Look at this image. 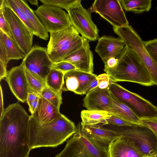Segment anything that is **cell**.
<instances>
[{
  "instance_id": "cell-1",
  "label": "cell",
  "mask_w": 157,
  "mask_h": 157,
  "mask_svg": "<svg viewBox=\"0 0 157 157\" xmlns=\"http://www.w3.org/2000/svg\"><path fill=\"white\" fill-rule=\"evenodd\" d=\"M30 118L18 102L10 105L4 109L0 118V157L29 156Z\"/></svg>"
},
{
  "instance_id": "cell-2",
  "label": "cell",
  "mask_w": 157,
  "mask_h": 157,
  "mask_svg": "<svg viewBox=\"0 0 157 157\" xmlns=\"http://www.w3.org/2000/svg\"><path fill=\"white\" fill-rule=\"evenodd\" d=\"M74 123L62 114L57 120L40 125L31 115L29 120L28 142L30 150L40 147H56L76 132Z\"/></svg>"
},
{
  "instance_id": "cell-3",
  "label": "cell",
  "mask_w": 157,
  "mask_h": 157,
  "mask_svg": "<svg viewBox=\"0 0 157 157\" xmlns=\"http://www.w3.org/2000/svg\"><path fill=\"white\" fill-rule=\"evenodd\" d=\"M104 71L114 82L126 81L146 86L154 85L145 65L136 52L127 46L118 56L114 67Z\"/></svg>"
},
{
  "instance_id": "cell-4",
  "label": "cell",
  "mask_w": 157,
  "mask_h": 157,
  "mask_svg": "<svg viewBox=\"0 0 157 157\" xmlns=\"http://www.w3.org/2000/svg\"><path fill=\"white\" fill-rule=\"evenodd\" d=\"M86 38L72 26L57 32L50 33L47 50L53 63L63 61L72 53L81 47Z\"/></svg>"
},
{
  "instance_id": "cell-5",
  "label": "cell",
  "mask_w": 157,
  "mask_h": 157,
  "mask_svg": "<svg viewBox=\"0 0 157 157\" xmlns=\"http://www.w3.org/2000/svg\"><path fill=\"white\" fill-rule=\"evenodd\" d=\"M104 126L119 132L132 141L139 150L146 157L157 154V136L152 130L141 124L117 126L107 124Z\"/></svg>"
},
{
  "instance_id": "cell-6",
  "label": "cell",
  "mask_w": 157,
  "mask_h": 157,
  "mask_svg": "<svg viewBox=\"0 0 157 157\" xmlns=\"http://www.w3.org/2000/svg\"><path fill=\"white\" fill-rule=\"evenodd\" d=\"M111 94L128 106L140 119L157 117V107L138 94L131 92L110 79Z\"/></svg>"
},
{
  "instance_id": "cell-7",
  "label": "cell",
  "mask_w": 157,
  "mask_h": 157,
  "mask_svg": "<svg viewBox=\"0 0 157 157\" xmlns=\"http://www.w3.org/2000/svg\"><path fill=\"white\" fill-rule=\"evenodd\" d=\"M64 148L55 157H109L108 151L98 147L82 132L80 123Z\"/></svg>"
},
{
  "instance_id": "cell-8",
  "label": "cell",
  "mask_w": 157,
  "mask_h": 157,
  "mask_svg": "<svg viewBox=\"0 0 157 157\" xmlns=\"http://www.w3.org/2000/svg\"><path fill=\"white\" fill-rule=\"evenodd\" d=\"M113 28L114 33L123 40L126 46L137 53L147 69L154 85L157 86V61L149 55L139 35L130 25Z\"/></svg>"
},
{
  "instance_id": "cell-9",
  "label": "cell",
  "mask_w": 157,
  "mask_h": 157,
  "mask_svg": "<svg viewBox=\"0 0 157 157\" xmlns=\"http://www.w3.org/2000/svg\"><path fill=\"white\" fill-rule=\"evenodd\" d=\"M4 15L7 22L12 39L25 55L32 48L33 35L15 13L0 1Z\"/></svg>"
},
{
  "instance_id": "cell-10",
  "label": "cell",
  "mask_w": 157,
  "mask_h": 157,
  "mask_svg": "<svg viewBox=\"0 0 157 157\" xmlns=\"http://www.w3.org/2000/svg\"><path fill=\"white\" fill-rule=\"evenodd\" d=\"M22 63L28 71L45 82L53 64L47 48L36 45L33 46L25 55Z\"/></svg>"
},
{
  "instance_id": "cell-11",
  "label": "cell",
  "mask_w": 157,
  "mask_h": 157,
  "mask_svg": "<svg viewBox=\"0 0 157 157\" xmlns=\"http://www.w3.org/2000/svg\"><path fill=\"white\" fill-rule=\"evenodd\" d=\"M87 11L98 13L110 23L113 27L129 25L119 0H95Z\"/></svg>"
},
{
  "instance_id": "cell-12",
  "label": "cell",
  "mask_w": 157,
  "mask_h": 157,
  "mask_svg": "<svg viewBox=\"0 0 157 157\" xmlns=\"http://www.w3.org/2000/svg\"><path fill=\"white\" fill-rule=\"evenodd\" d=\"M81 2L67 11L71 26L88 40L94 41L98 40L97 26L92 20L91 14L82 6Z\"/></svg>"
},
{
  "instance_id": "cell-13",
  "label": "cell",
  "mask_w": 157,
  "mask_h": 157,
  "mask_svg": "<svg viewBox=\"0 0 157 157\" xmlns=\"http://www.w3.org/2000/svg\"><path fill=\"white\" fill-rule=\"evenodd\" d=\"M34 12L50 33L60 31L71 26L68 13L59 8L42 5Z\"/></svg>"
},
{
  "instance_id": "cell-14",
  "label": "cell",
  "mask_w": 157,
  "mask_h": 157,
  "mask_svg": "<svg viewBox=\"0 0 157 157\" xmlns=\"http://www.w3.org/2000/svg\"><path fill=\"white\" fill-rule=\"evenodd\" d=\"M5 80L17 99L23 103L26 102L29 87L23 63L8 71Z\"/></svg>"
},
{
  "instance_id": "cell-15",
  "label": "cell",
  "mask_w": 157,
  "mask_h": 157,
  "mask_svg": "<svg viewBox=\"0 0 157 157\" xmlns=\"http://www.w3.org/2000/svg\"><path fill=\"white\" fill-rule=\"evenodd\" d=\"M81 125L84 134L96 146L103 151H108L109 145L112 141L121 136L118 132L103 125Z\"/></svg>"
},
{
  "instance_id": "cell-16",
  "label": "cell",
  "mask_w": 157,
  "mask_h": 157,
  "mask_svg": "<svg viewBox=\"0 0 157 157\" xmlns=\"http://www.w3.org/2000/svg\"><path fill=\"white\" fill-rule=\"evenodd\" d=\"M126 46L120 37L104 36L98 39L95 50L105 64L110 58L119 56Z\"/></svg>"
},
{
  "instance_id": "cell-17",
  "label": "cell",
  "mask_w": 157,
  "mask_h": 157,
  "mask_svg": "<svg viewBox=\"0 0 157 157\" xmlns=\"http://www.w3.org/2000/svg\"><path fill=\"white\" fill-rule=\"evenodd\" d=\"M111 96L108 88L101 89L98 86L86 94L83 106L87 110L109 112L111 107Z\"/></svg>"
},
{
  "instance_id": "cell-18",
  "label": "cell",
  "mask_w": 157,
  "mask_h": 157,
  "mask_svg": "<svg viewBox=\"0 0 157 157\" xmlns=\"http://www.w3.org/2000/svg\"><path fill=\"white\" fill-rule=\"evenodd\" d=\"M63 61L70 63L77 70L93 73V55L90 49L89 40L85 39L83 46L67 56Z\"/></svg>"
},
{
  "instance_id": "cell-19",
  "label": "cell",
  "mask_w": 157,
  "mask_h": 157,
  "mask_svg": "<svg viewBox=\"0 0 157 157\" xmlns=\"http://www.w3.org/2000/svg\"><path fill=\"white\" fill-rule=\"evenodd\" d=\"M108 153L109 157H147L132 141L123 135L112 141L109 145Z\"/></svg>"
},
{
  "instance_id": "cell-20",
  "label": "cell",
  "mask_w": 157,
  "mask_h": 157,
  "mask_svg": "<svg viewBox=\"0 0 157 157\" xmlns=\"http://www.w3.org/2000/svg\"><path fill=\"white\" fill-rule=\"evenodd\" d=\"M61 115L59 109L40 96L38 107L31 115L40 125L43 126L55 122Z\"/></svg>"
},
{
  "instance_id": "cell-21",
  "label": "cell",
  "mask_w": 157,
  "mask_h": 157,
  "mask_svg": "<svg viewBox=\"0 0 157 157\" xmlns=\"http://www.w3.org/2000/svg\"><path fill=\"white\" fill-rule=\"evenodd\" d=\"M15 3L26 14L36 33L40 38L47 40L49 37L48 32L34 11L25 0H14Z\"/></svg>"
},
{
  "instance_id": "cell-22",
  "label": "cell",
  "mask_w": 157,
  "mask_h": 157,
  "mask_svg": "<svg viewBox=\"0 0 157 157\" xmlns=\"http://www.w3.org/2000/svg\"><path fill=\"white\" fill-rule=\"evenodd\" d=\"M111 95L112 105L109 113L132 123L141 124L140 119L128 106Z\"/></svg>"
},
{
  "instance_id": "cell-23",
  "label": "cell",
  "mask_w": 157,
  "mask_h": 157,
  "mask_svg": "<svg viewBox=\"0 0 157 157\" xmlns=\"http://www.w3.org/2000/svg\"><path fill=\"white\" fill-rule=\"evenodd\" d=\"M112 114L106 111L84 110L81 113L82 126L104 125L108 124L106 118Z\"/></svg>"
},
{
  "instance_id": "cell-24",
  "label": "cell",
  "mask_w": 157,
  "mask_h": 157,
  "mask_svg": "<svg viewBox=\"0 0 157 157\" xmlns=\"http://www.w3.org/2000/svg\"><path fill=\"white\" fill-rule=\"evenodd\" d=\"M123 9L126 11L140 13L148 12L151 6V0H119Z\"/></svg>"
},
{
  "instance_id": "cell-25",
  "label": "cell",
  "mask_w": 157,
  "mask_h": 157,
  "mask_svg": "<svg viewBox=\"0 0 157 157\" xmlns=\"http://www.w3.org/2000/svg\"><path fill=\"white\" fill-rule=\"evenodd\" d=\"M0 35L2 36L10 60H19L24 58L25 55L12 39L0 29Z\"/></svg>"
},
{
  "instance_id": "cell-26",
  "label": "cell",
  "mask_w": 157,
  "mask_h": 157,
  "mask_svg": "<svg viewBox=\"0 0 157 157\" xmlns=\"http://www.w3.org/2000/svg\"><path fill=\"white\" fill-rule=\"evenodd\" d=\"M64 74L60 71L52 68L46 79V86L55 92L62 94Z\"/></svg>"
},
{
  "instance_id": "cell-27",
  "label": "cell",
  "mask_w": 157,
  "mask_h": 157,
  "mask_svg": "<svg viewBox=\"0 0 157 157\" xmlns=\"http://www.w3.org/2000/svg\"><path fill=\"white\" fill-rule=\"evenodd\" d=\"M80 86L77 70L71 71L64 73L63 91H70L78 94Z\"/></svg>"
},
{
  "instance_id": "cell-28",
  "label": "cell",
  "mask_w": 157,
  "mask_h": 157,
  "mask_svg": "<svg viewBox=\"0 0 157 157\" xmlns=\"http://www.w3.org/2000/svg\"><path fill=\"white\" fill-rule=\"evenodd\" d=\"M4 5L10 8L28 28L30 32L36 36L33 28L26 14L13 0H3Z\"/></svg>"
},
{
  "instance_id": "cell-29",
  "label": "cell",
  "mask_w": 157,
  "mask_h": 157,
  "mask_svg": "<svg viewBox=\"0 0 157 157\" xmlns=\"http://www.w3.org/2000/svg\"><path fill=\"white\" fill-rule=\"evenodd\" d=\"M41 96L59 109L62 103V94L57 93L46 86L43 89Z\"/></svg>"
},
{
  "instance_id": "cell-30",
  "label": "cell",
  "mask_w": 157,
  "mask_h": 157,
  "mask_svg": "<svg viewBox=\"0 0 157 157\" xmlns=\"http://www.w3.org/2000/svg\"><path fill=\"white\" fill-rule=\"evenodd\" d=\"M42 5L55 6L61 9H64L67 12L81 0H40Z\"/></svg>"
},
{
  "instance_id": "cell-31",
  "label": "cell",
  "mask_w": 157,
  "mask_h": 157,
  "mask_svg": "<svg viewBox=\"0 0 157 157\" xmlns=\"http://www.w3.org/2000/svg\"><path fill=\"white\" fill-rule=\"evenodd\" d=\"M23 68L27 80L29 88L41 94L43 89L46 86L45 82L34 76L24 67Z\"/></svg>"
},
{
  "instance_id": "cell-32",
  "label": "cell",
  "mask_w": 157,
  "mask_h": 157,
  "mask_svg": "<svg viewBox=\"0 0 157 157\" xmlns=\"http://www.w3.org/2000/svg\"><path fill=\"white\" fill-rule=\"evenodd\" d=\"M143 43L149 55L153 59L157 61V38L144 41Z\"/></svg>"
},
{
  "instance_id": "cell-33",
  "label": "cell",
  "mask_w": 157,
  "mask_h": 157,
  "mask_svg": "<svg viewBox=\"0 0 157 157\" xmlns=\"http://www.w3.org/2000/svg\"><path fill=\"white\" fill-rule=\"evenodd\" d=\"M106 119L108 124L117 126H129L133 124L113 115L107 117Z\"/></svg>"
},
{
  "instance_id": "cell-34",
  "label": "cell",
  "mask_w": 157,
  "mask_h": 157,
  "mask_svg": "<svg viewBox=\"0 0 157 157\" xmlns=\"http://www.w3.org/2000/svg\"><path fill=\"white\" fill-rule=\"evenodd\" d=\"M52 68L60 71L64 73L71 71L77 70L72 64L65 61L53 63Z\"/></svg>"
},
{
  "instance_id": "cell-35",
  "label": "cell",
  "mask_w": 157,
  "mask_h": 157,
  "mask_svg": "<svg viewBox=\"0 0 157 157\" xmlns=\"http://www.w3.org/2000/svg\"><path fill=\"white\" fill-rule=\"evenodd\" d=\"M140 122L141 124L148 128L157 134V117L141 119Z\"/></svg>"
},
{
  "instance_id": "cell-36",
  "label": "cell",
  "mask_w": 157,
  "mask_h": 157,
  "mask_svg": "<svg viewBox=\"0 0 157 157\" xmlns=\"http://www.w3.org/2000/svg\"><path fill=\"white\" fill-rule=\"evenodd\" d=\"M0 29L12 39L9 27L4 15L2 7L1 6H0Z\"/></svg>"
},
{
  "instance_id": "cell-37",
  "label": "cell",
  "mask_w": 157,
  "mask_h": 157,
  "mask_svg": "<svg viewBox=\"0 0 157 157\" xmlns=\"http://www.w3.org/2000/svg\"><path fill=\"white\" fill-rule=\"evenodd\" d=\"M98 87L101 89H105L108 88L110 80L109 75L106 73L102 74L97 76Z\"/></svg>"
},
{
  "instance_id": "cell-38",
  "label": "cell",
  "mask_w": 157,
  "mask_h": 157,
  "mask_svg": "<svg viewBox=\"0 0 157 157\" xmlns=\"http://www.w3.org/2000/svg\"><path fill=\"white\" fill-rule=\"evenodd\" d=\"M10 60L8 57L2 36L0 35V61L7 66Z\"/></svg>"
},
{
  "instance_id": "cell-39",
  "label": "cell",
  "mask_w": 157,
  "mask_h": 157,
  "mask_svg": "<svg viewBox=\"0 0 157 157\" xmlns=\"http://www.w3.org/2000/svg\"><path fill=\"white\" fill-rule=\"evenodd\" d=\"M97 76L98 75L89 83L84 90L83 94H86L98 86Z\"/></svg>"
},
{
  "instance_id": "cell-40",
  "label": "cell",
  "mask_w": 157,
  "mask_h": 157,
  "mask_svg": "<svg viewBox=\"0 0 157 157\" xmlns=\"http://www.w3.org/2000/svg\"><path fill=\"white\" fill-rule=\"evenodd\" d=\"M41 94L38 93L29 88L26 102H32L39 99Z\"/></svg>"
},
{
  "instance_id": "cell-41",
  "label": "cell",
  "mask_w": 157,
  "mask_h": 157,
  "mask_svg": "<svg viewBox=\"0 0 157 157\" xmlns=\"http://www.w3.org/2000/svg\"><path fill=\"white\" fill-rule=\"evenodd\" d=\"M118 62V59L112 57L109 59L105 64V69H111L114 67L116 66Z\"/></svg>"
},
{
  "instance_id": "cell-42",
  "label": "cell",
  "mask_w": 157,
  "mask_h": 157,
  "mask_svg": "<svg viewBox=\"0 0 157 157\" xmlns=\"http://www.w3.org/2000/svg\"><path fill=\"white\" fill-rule=\"evenodd\" d=\"M39 100L32 102H27L29 106V110L31 115L33 114L38 107L39 105Z\"/></svg>"
},
{
  "instance_id": "cell-43",
  "label": "cell",
  "mask_w": 157,
  "mask_h": 157,
  "mask_svg": "<svg viewBox=\"0 0 157 157\" xmlns=\"http://www.w3.org/2000/svg\"><path fill=\"white\" fill-rule=\"evenodd\" d=\"M0 80L6 78L7 74V66L1 61H0Z\"/></svg>"
},
{
  "instance_id": "cell-44",
  "label": "cell",
  "mask_w": 157,
  "mask_h": 157,
  "mask_svg": "<svg viewBox=\"0 0 157 157\" xmlns=\"http://www.w3.org/2000/svg\"><path fill=\"white\" fill-rule=\"evenodd\" d=\"M0 118L2 117L4 109L3 106V99L2 90L1 85L0 87Z\"/></svg>"
},
{
  "instance_id": "cell-45",
  "label": "cell",
  "mask_w": 157,
  "mask_h": 157,
  "mask_svg": "<svg viewBox=\"0 0 157 157\" xmlns=\"http://www.w3.org/2000/svg\"><path fill=\"white\" fill-rule=\"evenodd\" d=\"M28 1L31 4L38 6V2L37 0H28Z\"/></svg>"
},
{
  "instance_id": "cell-46",
  "label": "cell",
  "mask_w": 157,
  "mask_h": 157,
  "mask_svg": "<svg viewBox=\"0 0 157 157\" xmlns=\"http://www.w3.org/2000/svg\"><path fill=\"white\" fill-rule=\"evenodd\" d=\"M151 157H157V155Z\"/></svg>"
},
{
  "instance_id": "cell-47",
  "label": "cell",
  "mask_w": 157,
  "mask_h": 157,
  "mask_svg": "<svg viewBox=\"0 0 157 157\" xmlns=\"http://www.w3.org/2000/svg\"><path fill=\"white\" fill-rule=\"evenodd\" d=\"M156 10H157V7H156Z\"/></svg>"
},
{
  "instance_id": "cell-48",
  "label": "cell",
  "mask_w": 157,
  "mask_h": 157,
  "mask_svg": "<svg viewBox=\"0 0 157 157\" xmlns=\"http://www.w3.org/2000/svg\"><path fill=\"white\" fill-rule=\"evenodd\" d=\"M156 134V135H157V134Z\"/></svg>"
},
{
  "instance_id": "cell-49",
  "label": "cell",
  "mask_w": 157,
  "mask_h": 157,
  "mask_svg": "<svg viewBox=\"0 0 157 157\" xmlns=\"http://www.w3.org/2000/svg\"><path fill=\"white\" fill-rule=\"evenodd\" d=\"M27 157H29V156H28Z\"/></svg>"
}]
</instances>
